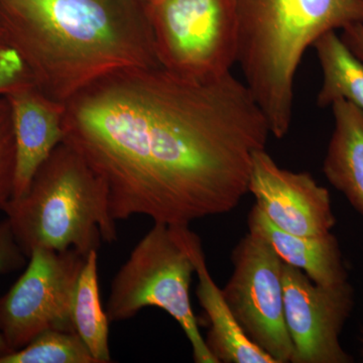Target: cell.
Instances as JSON below:
<instances>
[{"label": "cell", "instance_id": "cell-8", "mask_svg": "<svg viewBox=\"0 0 363 363\" xmlns=\"http://www.w3.org/2000/svg\"><path fill=\"white\" fill-rule=\"evenodd\" d=\"M233 272L222 288L227 305L247 337L276 363H290L283 260L267 240L248 231L234 247Z\"/></svg>", "mask_w": 363, "mask_h": 363}, {"label": "cell", "instance_id": "cell-5", "mask_svg": "<svg viewBox=\"0 0 363 363\" xmlns=\"http://www.w3.org/2000/svg\"><path fill=\"white\" fill-rule=\"evenodd\" d=\"M194 272L175 227L155 222L112 279L105 310L109 322L130 320L145 308H160L180 325L196 363H217L191 306Z\"/></svg>", "mask_w": 363, "mask_h": 363}, {"label": "cell", "instance_id": "cell-13", "mask_svg": "<svg viewBox=\"0 0 363 363\" xmlns=\"http://www.w3.org/2000/svg\"><path fill=\"white\" fill-rule=\"evenodd\" d=\"M247 225L248 231L271 245L284 264L300 269L315 284L334 286L348 281L342 253L332 233L319 236L286 233L274 226L257 205L248 214Z\"/></svg>", "mask_w": 363, "mask_h": 363}, {"label": "cell", "instance_id": "cell-14", "mask_svg": "<svg viewBox=\"0 0 363 363\" xmlns=\"http://www.w3.org/2000/svg\"><path fill=\"white\" fill-rule=\"evenodd\" d=\"M331 106L335 125L324 159V175L363 216V111L345 99Z\"/></svg>", "mask_w": 363, "mask_h": 363}, {"label": "cell", "instance_id": "cell-3", "mask_svg": "<svg viewBox=\"0 0 363 363\" xmlns=\"http://www.w3.org/2000/svg\"><path fill=\"white\" fill-rule=\"evenodd\" d=\"M238 62L271 135L292 125L294 85L305 52L322 35L363 23V0H235Z\"/></svg>", "mask_w": 363, "mask_h": 363}, {"label": "cell", "instance_id": "cell-1", "mask_svg": "<svg viewBox=\"0 0 363 363\" xmlns=\"http://www.w3.org/2000/svg\"><path fill=\"white\" fill-rule=\"evenodd\" d=\"M63 142L108 189L116 220L145 215L189 225L227 214L248 193L252 157L269 123L245 83L162 66L114 72L65 104Z\"/></svg>", "mask_w": 363, "mask_h": 363}, {"label": "cell", "instance_id": "cell-18", "mask_svg": "<svg viewBox=\"0 0 363 363\" xmlns=\"http://www.w3.org/2000/svg\"><path fill=\"white\" fill-rule=\"evenodd\" d=\"M16 176V140L11 105L0 95V212L13 198Z\"/></svg>", "mask_w": 363, "mask_h": 363}, {"label": "cell", "instance_id": "cell-19", "mask_svg": "<svg viewBox=\"0 0 363 363\" xmlns=\"http://www.w3.org/2000/svg\"><path fill=\"white\" fill-rule=\"evenodd\" d=\"M30 83L32 79L23 60L0 26V95Z\"/></svg>", "mask_w": 363, "mask_h": 363}, {"label": "cell", "instance_id": "cell-16", "mask_svg": "<svg viewBox=\"0 0 363 363\" xmlns=\"http://www.w3.org/2000/svg\"><path fill=\"white\" fill-rule=\"evenodd\" d=\"M71 319L74 331L82 339L97 363L112 362L109 350V320L100 300L98 252L93 250L79 276Z\"/></svg>", "mask_w": 363, "mask_h": 363}, {"label": "cell", "instance_id": "cell-4", "mask_svg": "<svg viewBox=\"0 0 363 363\" xmlns=\"http://www.w3.org/2000/svg\"><path fill=\"white\" fill-rule=\"evenodd\" d=\"M4 213L26 257L37 248L77 250L84 257L117 240L108 189L84 157L61 143L33 176L25 194Z\"/></svg>", "mask_w": 363, "mask_h": 363}, {"label": "cell", "instance_id": "cell-17", "mask_svg": "<svg viewBox=\"0 0 363 363\" xmlns=\"http://www.w3.org/2000/svg\"><path fill=\"white\" fill-rule=\"evenodd\" d=\"M0 363H97L74 331L48 330L25 347L0 357Z\"/></svg>", "mask_w": 363, "mask_h": 363}, {"label": "cell", "instance_id": "cell-11", "mask_svg": "<svg viewBox=\"0 0 363 363\" xmlns=\"http://www.w3.org/2000/svg\"><path fill=\"white\" fill-rule=\"evenodd\" d=\"M16 140L13 198L21 197L43 162L63 143L65 104L56 101L33 83L6 93Z\"/></svg>", "mask_w": 363, "mask_h": 363}, {"label": "cell", "instance_id": "cell-9", "mask_svg": "<svg viewBox=\"0 0 363 363\" xmlns=\"http://www.w3.org/2000/svg\"><path fill=\"white\" fill-rule=\"evenodd\" d=\"M283 281L286 325L293 345L290 363L352 362L340 342L354 306L350 284L318 285L286 264Z\"/></svg>", "mask_w": 363, "mask_h": 363}, {"label": "cell", "instance_id": "cell-12", "mask_svg": "<svg viewBox=\"0 0 363 363\" xmlns=\"http://www.w3.org/2000/svg\"><path fill=\"white\" fill-rule=\"evenodd\" d=\"M190 255L197 274L199 304L209 320L205 342L217 363H276L245 335L208 271L201 240L189 225H172Z\"/></svg>", "mask_w": 363, "mask_h": 363}, {"label": "cell", "instance_id": "cell-7", "mask_svg": "<svg viewBox=\"0 0 363 363\" xmlns=\"http://www.w3.org/2000/svg\"><path fill=\"white\" fill-rule=\"evenodd\" d=\"M28 259L25 272L0 298V334L11 352L43 332L74 331L72 301L87 257L73 248H37Z\"/></svg>", "mask_w": 363, "mask_h": 363}, {"label": "cell", "instance_id": "cell-10", "mask_svg": "<svg viewBox=\"0 0 363 363\" xmlns=\"http://www.w3.org/2000/svg\"><path fill=\"white\" fill-rule=\"evenodd\" d=\"M248 193L267 218L286 233L319 236L335 226L328 190L309 173L281 168L266 149L253 155Z\"/></svg>", "mask_w": 363, "mask_h": 363}, {"label": "cell", "instance_id": "cell-22", "mask_svg": "<svg viewBox=\"0 0 363 363\" xmlns=\"http://www.w3.org/2000/svg\"><path fill=\"white\" fill-rule=\"evenodd\" d=\"M145 4H150V2L156 1V0H143Z\"/></svg>", "mask_w": 363, "mask_h": 363}, {"label": "cell", "instance_id": "cell-2", "mask_svg": "<svg viewBox=\"0 0 363 363\" xmlns=\"http://www.w3.org/2000/svg\"><path fill=\"white\" fill-rule=\"evenodd\" d=\"M33 85L66 104L114 72L161 66L143 0H0Z\"/></svg>", "mask_w": 363, "mask_h": 363}, {"label": "cell", "instance_id": "cell-20", "mask_svg": "<svg viewBox=\"0 0 363 363\" xmlns=\"http://www.w3.org/2000/svg\"><path fill=\"white\" fill-rule=\"evenodd\" d=\"M26 257L16 242L7 219L0 221V274L18 271L26 264ZM11 352L0 334V357Z\"/></svg>", "mask_w": 363, "mask_h": 363}, {"label": "cell", "instance_id": "cell-15", "mask_svg": "<svg viewBox=\"0 0 363 363\" xmlns=\"http://www.w3.org/2000/svg\"><path fill=\"white\" fill-rule=\"evenodd\" d=\"M313 47L323 73L318 106L325 108L336 100L345 99L363 111V62L348 49L335 30L325 33Z\"/></svg>", "mask_w": 363, "mask_h": 363}, {"label": "cell", "instance_id": "cell-21", "mask_svg": "<svg viewBox=\"0 0 363 363\" xmlns=\"http://www.w3.org/2000/svg\"><path fill=\"white\" fill-rule=\"evenodd\" d=\"M340 38L348 49L363 62V23L344 26Z\"/></svg>", "mask_w": 363, "mask_h": 363}, {"label": "cell", "instance_id": "cell-6", "mask_svg": "<svg viewBox=\"0 0 363 363\" xmlns=\"http://www.w3.org/2000/svg\"><path fill=\"white\" fill-rule=\"evenodd\" d=\"M147 11L162 68L196 81L230 73L238 52L235 0H156Z\"/></svg>", "mask_w": 363, "mask_h": 363}]
</instances>
